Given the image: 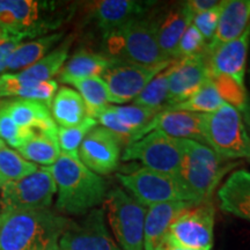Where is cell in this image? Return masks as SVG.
<instances>
[{
    "mask_svg": "<svg viewBox=\"0 0 250 250\" xmlns=\"http://www.w3.org/2000/svg\"><path fill=\"white\" fill-rule=\"evenodd\" d=\"M70 219L49 208L0 212V250H59Z\"/></svg>",
    "mask_w": 250,
    "mask_h": 250,
    "instance_id": "6da1fadb",
    "label": "cell"
},
{
    "mask_svg": "<svg viewBox=\"0 0 250 250\" xmlns=\"http://www.w3.org/2000/svg\"><path fill=\"white\" fill-rule=\"evenodd\" d=\"M49 168L57 187V211L83 215L104 202L108 195L107 182L89 170L78 155L62 152Z\"/></svg>",
    "mask_w": 250,
    "mask_h": 250,
    "instance_id": "7a4b0ae2",
    "label": "cell"
},
{
    "mask_svg": "<svg viewBox=\"0 0 250 250\" xmlns=\"http://www.w3.org/2000/svg\"><path fill=\"white\" fill-rule=\"evenodd\" d=\"M103 55L115 61L146 66L174 62L168 61L159 48L154 14L151 12L131 20L105 36L103 39Z\"/></svg>",
    "mask_w": 250,
    "mask_h": 250,
    "instance_id": "3957f363",
    "label": "cell"
},
{
    "mask_svg": "<svg viewBox=\"0 0 250 250\" xmlns=\"http://www.w3.org/2000/svg\"><path fill=\"white\" fill-rule=\"evenodd\" d=\"M235 164L218 155L205 144L183 139L180 179L197 203L211 201L214 190Z\"/></svg>",
    "mask_w": 250,
    "mask_h": 250,
    "instance_id": "277c9868",
    "label": "cell"
},
{
    "mask_svg": "<svg viewBox=\"0 0 250 250\" xmlns=\"http://www.w3.org/2000/svg\"><path fill=\"white\" fill-rule=\"evenodd\" d=\"M204 144L228 161L247 159L250 154V136L241 112L225 103L213 112L203 114Z\"/></svg>",
    "mask_w": 250,
    "mask_h": 250,
    "instance_id": "5b68a950",
    "label": "cell"
},
{
    "mask_svg": "<svg viewBox=\"0 0 250 250\" xmlns=\"http://www.w3.org/2000/svg\"><path fill=\"white\" fill-rule=\"evenodd\" d=\"M116 177L124 189H126L125 191L145 208L177 201L199 204L184 186L179 175L159 173L144 167L132 173H118Z\"/></svg>",
    "mask_w": 250,
    "mask_h": 250,
    "instance_id": "8992f818",
    "label": "cell"
},
{
    "mask_svg": "<svg viewBox=\"0 0 250 250\" xmlns=\"http://www.w3.org/2000/svg\"><path fill=\"white\" fill-rule=\"evenodd\" d=\"M103 210L122 250L144 249V225L146 208L122 188L108 191Z\"/></svg>",
    "mask_w": 250,
    "mask_h": 250,
    "instance_id": "52a82bcc",
    "label": "cell"
},
{
    "mask_svg": "<svg viewBox=\"0 0 250 250\" xmlns=\"http://www.w3.org/2000/svg\"><path fill=\"white\" fill-rule=\"evenodd\" d=\"M183 159V139L151 131L125 146L122 161H139L148 169L177 175Z\"/></svg>",
    "mask_w": 250,
    "mask_h": 250,
    "instance_id": "ba28073f",
    "label": "cell"
},
{
    "mask_svg": "<svg viewBox=\"0 0 250 250\" xmlns=\"http://www.w3.org/2000/svg\"><path fill=\"white\" fill-rule=\"evenodd\" d=\"M214 221L215 208L211 201L193 205L175 219L162 243L190 250H211Z\"/></svg>",
    "mask_w": 250,
    "mask_h": 250,
    "instance_id": "9c48e42d",
    "label": "cell"
},
{
    "mask_svg": "<svg viewBox=\"0 0 250 250\" xmlns=\"http://www.w3.org/2000/svg\"><path fill=\"white\" fill-rule=\"evenodd\" d=\"M57 187L49 167H41L35 173L1 187L0 212L49 208Z\"/></svg>",
    "mask_w": 250,
    "mask_h": 250,
    "instance_id": "30bf717a",
    "label": "cell"
},
{
    "mask_svg": "<svg viewBox=\"0 0 250 250\" xmlns=\"http://www.w3.org/2000/svg\"><path fill=\"white\" fill-rule=\"evenodd\" d=\"M171 62H165L146 66L111 59L107 70L101 76V79L107 85L111 103L123 104L133 101L149 81L169 66Z\"/></svg>",
    "mask_w": 250,
    "mask_h": 250,
    "instance_id": "8fae6325",
    "label": "cell"
},
{
    "mask_svg": "<svg viewBox=\"0 0 250 250\" xmlns=\"http://www.w3.org/2000/svg\"><path fill=\"white\" fill-rule=\"evenodd\" d=\"M59 250H122L105 225L103 208H93L81 221H70L59 240Z\"/></svg>",
    "mask_w": 250,
    "mask_h": 250,
    "instance_id": "7c38bea8",
    "label": "cell"
},
{
    "mask_svg": "<svg viewBox=\"0 0 250 250\" xmlns=\"http://www.w3.org/2000/svg\"><path fill=\"white\" fill-rule=\"evenodd\" d=\"M124 144L115 133L103 126H96L81 143L80 161L98 175H109L117 169L123 154Z\"/></svg>",
    "mask_w": 250,
    "mask_h": 250,
    "instance_id": "4fadbf2b",
    "label": "cell"
},
{
    "mask_svg": "<svg viewBox=\"0 0 250 250\" xmlns=\"http://www.w3.org/2000/svg\"><path fill=\"white\" fill-rule=\"evenodd\" d=\"M210 80L206 50L203 54L173 62L168 76V103L164 110L186 101Z\"/></svg>",
    "mask_w": 250,
    "mask_h": 250,
    "instance_id": "5bb4252c",
    "label": "cell"
},
{
    "mask_svg": "<svg viewBox=\"0 0 250 250\" xmlns=\"http://www.w3.org/2000/svg\"><path fill=\"white\" fill-rule=\"evenodd\" d=\"M250 46V26L241 36L217 45H208L206 59L211 78L229 77L245 85L247 57Z\"/></svg>",
    "mask_w": 250,
    "mask_h": 250,
    "instance_id": "9a60e30c",
    "label": "cell"
},
{
    "mask_svg": "<svg viewBox=\"0 0 250 250\" xmlns=\"http://www.w3.org/2000/svg\"><path fill=\"white\" fill-rule=\"evenodd\" d=\"M44 6L45 2L35 0H0V33L22 37L44 34Z\"/></svg>",
    "mask_w": 250,
    "mask_h": 250,
    "instance_id": "2e32d148",
    "label": "cell"
},
{
    "mask_svg": "<svg viewBox=\"0 0 250 250\" xmlns=\"http://www.w3.org/2000/svg\"><path fill=\"white\" fill-rule=\"evenodd\" d=\"M151 1L139 0H101L88 6V15L102 34L103 39L131 20L147 14Z\"/></svg>",
    "mask_w": 250,
    "mask_h": 250,
    "instance_id": "e0dca14e",
    "label": "cell"
},
{
    "mask_svg": "<svg viewBox=\"0 0 250 250\" xmlns=\"http://www.w3.org/2000/svg\"><path fill=\"white\" fill-rule=\"evenodd\" d=\"M192 19L193 13L188 1L175 4L166 12L154 14L156 42L168 61H176L180 40L192 23Z\"/></svg>",
    "mask_w": 250,
    "mask_h": 250,
    "instance_id": "ac0fdd59",
    "label": "cell"
},
{
    "mask_svg": "<svg viewBox=\"0 0 250 250\" xmlns=\"http://www.w3.org/2000/svg\"><path fill=\"white\" fill-rule=\"evenodd\" d=\"M202 126L203 114L165 110L155 115V117L144 131V136L155 130L176 139L195 140L204 144Z\"/></svg>",
    "mask_w": 250,
    "mask_h": 250,
    "instance_id": "d6986e66",
    "label": "cell"
},
{
    "mask_svg": "<svg viewBox=\"0 0 250 250\" xmlns=\"http://www.w3.org/2000/svg\"><path fill=\"white\" fill-rule=\"evenodd\" d=\"M193 205H196L195 203L177 201L149 206L146 210L144 225V249H158L175 219Z\"/></svg>",
    "mask_w": 250,
    "mask_h": 250,
    "instance_id": "ffe728a7",
    "label": "cell"
},
{
    "mask_svg": "<svg viewBox=\"0 0 250 250\" xmlns=\"http://www.w3.org/2000/svg\"><path fill=\"white\" fill-rule=\"evenodd\" d=\"M220 208L250 221V171L234 170L218 189Z\"/></svg>",
    "mask_w": 250,
    "mask_h": 250,
    "instance_id": "44dd1931",
    "label": "cell"
},
{
    "mask_svg": "<svg viewBox=\"0 0 250 250\" xmlns=\"http://www.w3.org/2000/svg\"><path fill=\"white\" fill-rule=\"evenodd\" d=\"M9 116L20 127L34 131L57 130L50 107L44 102L33 100L6 99L1 101Z\"/></svg>",
    "mask_w": 250,
    "mask_h": 250,
    "instance_id": "7402d4cb",
    "label": "cell"
},
{
    "mask_svg": "<svg viewBox=\"0 0 250 250\" xmlns=\"http://www.w3.org/2000/svg\"><path fill=\"white\" fill-rule=\"evenodd\" d=\"M250 26V0H225L221 2L217 31L208 45H217L242 35Z\"/></svg>",
    "mask_w": 250,
    "mask_h": 250,
    "instance_id": "603a6c76",
    "label": "cell"
},
{
    "mask_svg": "<svg viewBox=\"0 0 250 250\" xmlns=\"http://www.w3.org/2000/svg\"><path fill=\"white\" fill-rule=\"evenodd\" d=\"M57 90L58 83L55 80H21L15 74L9 73L0 76V98L33 100L44 102L50 107Z\"/></svg>",
    "mask_w": 250,
    "mask_h": 250,
    "instance_id": "cb8c5ba5",
    "label": "cell"
},
{
    "mask_svg": "<svg viewBox=\"0 0 250 250\" xmlns=\"http://www.w3.org/2000/svg\"><path fill=\"white\" fill-rule=\"evenodd\" d=\"M110 62L111 59L103 54H98L86 49L78 50L65 62L62 71L59 72L58 79L61 83H70L74 80L101 77Z\"/></svg>",
    "mask_w": 250,
    "mask_h": 250,
    "instance_id": "d4e9b609",
    "label": "cell"
},
{
    "mask_svg": "<svg viewBox=\"0 0 250 250\" xmlns=\"http://www.w3.org/2000/svg\"><path fill=\"white\" fill-rule=\"evenodd\" d=\"M50 111L59 127H71L80 124L87 117L86 104L77 90L61 87L52 99Z\"/></svg>",
    "mask_w": 250,
    "mask_h": 250,
    "instance_id": "484cf974",
    "label": "cell"
},
{
    "mask_svg": "<svg viewBox=\"0 0 250 250\" xmlns=\"http://www.w3.org/2000/svg\"><path fill=\"white\" fill-rule=\"evenodd\" d=\"M58 129L54 131H35L33 137L18 149V153L24 160L33 164L50 167L61 156L59 147Z\"/></svg>",
    "mask_w": 250,
    "mask_h": 250,
    "instance_id": "4316f807",
    "label": "cell"
},
{
    "mask_svg": "<svg viewBox=\"0 0 250 250\" xmlns=\"http://www.w3.org/2000/svg\"><path fill=\"white\" fill-rule=\"evenodd\" d=\"M74 36H68L59 44L57 48L50 51L42 59L36 62L31 66L23 71L14 73L19 79L28 81H49L58 76L62 66L67 61L68 52L73 43Z\"/></svg>",
    "mask_w": 250,
    "mask_h": 250,
    "instance_id": "83f0119b",
    "label": "cell"
},
{
    "mask_svg": "<svg viewBox=\"0 0 250 250\" xmlns=\"http://www.w3.org/2000/svg\"><path fill=\"white\" fill-rule=\"evenodd\" d=\"M64 37L62 33H52L29 42L19 44L7 59L6 70L23 71L48 55L54 46Z\"/></svg>",
    "mask_w": 250,
    "mask_h": 250,
    "instance_id": "f1b7e54d",
    "label": "cell"
},
{
    "mask_svg": "<svg viewBox=\"0 0 250 250\" xmlns=\"http://www.w3.org/2000/svg\"><path fill=\"white\" fill-rule=\"evenodd\" d=\"M68 85L76 87L78 93L83 98L86 104L87 116L94 118L99 111L109 105L110 95H109L107 85L101 77H92L86 79L71 81Z\"/></svg>",
    "mask_w": 250,
    "mask_h": 250,
    "instance_id": "f546056e",
    "label": "cell"
},
{
    "mask_svg": "<svg viewBox=\"0 0 250 250\" xmlns=\"http://www.w3.org/2000/svg\"><path fill=\"white\" fill-rule=\"evenodd\" d=\"M223 99L219 95L217 88L210 80L201 87L193 95L186 101L177 103L173 107L168 108V111H190L197 114H208L218 110L225 104ZM165 111V110H164Z\"/></svg>",
    "mask_w": 250,
    "mask_h": 250,
    "instance_id": "4dcf8cb0",
    "label": "cell"
},
{
    "mask_svg": "<svg viewBox=\"0 0 250 250\" xmlns=\"http://www.w3.org/2000/svg\"><path fill=\"white\" fill-rule=\"evenodd\" d=\"M171 65V64H170ZM169 65V66H170ZM169 66L158 73L146 85L138 96L133 100L132 104L160 112L168 103V76Z\"/></svg>",
    "mask_w": 250,
    "mask_h": 250,
    "instance_id": "1f68e13d",
    "label": "cell"
},
{
    "mask_svg": "<svg viewBox=\"0 0 250 250\" xmlns=\"http://www.w3.org/2000/svg\"><path fill=\"white\" fill-rule=\"evenodd\" d=\"M37 169V165L24 160L14 149L6 146L0 148V188L7 183L22 180Z\"/></svg>",
    "mask_w": 250,
    "mask_h": 250,
    "instance_id": "d6a6232c",
    "label": "cell"
},
{
    "mask_svg": "<svg viewBox=\"0 0 250 250\" xmlns=\"http://www.w3.org/2000/svg\"><path fill=\"white\" fill-rule=\"evenodd\" d=\"M110 109L116 115L118 121L127 129L132 130L137 134V140L144 136V131L148 126L158 111L146 109L138 105H112Z\"/></svg>",
    "mask_w": 250,
    "mask_h": 250,
    "instance_id": "836d02e7",
    "label": "cell"
},
{
    "mask_svg": "<svg viewBox=\"0 0 250 250\" xmlns=\"http://www.w3.org/2000/svg\"><path fill=\"white\" fill-rule=\"evenodd\" d=\"M98 126V121L87 116L85 120L76 126L71 127H58V143L62 153L71 155H78V151L81 143L86 138V136L94 127Z\"/></svg>",
    "mask_w": 250,
    "mask_h": 250,
    "instance_id": "e575fe53",
    "label": "cell"
},
{
    "mask_svg": "<svg viewBox=\"0 0 250 250\" xmlns=\"http://www.w3.org/2000/svg\"><path fill=\"white\" fill-rule=\"evenodd\" d=\"M215 88H217L220 98L224 100L227 104L232 105L241 112L243 107L246 105L248 100V93H247L245 85H241L232 78L218 76L211 78Z\"/></svg>",
    "mask_w": 250,
    "mask_h": 250,
    "instance_id": "d590c367",
    "label": "cell"
},
{
    "mask_svg": "<svg viewBox=\"0 0 250 250\" xmlns=\"http://www.w3.org/2000/svg\"><path fill=\"white\" fill-rule=\"evenodd\" d=\"M34 133V130L19 126L0 101V139L2 142L19 149L33 137Z\"/></svg>",
    "mask_w": 250,
    "mask_h": 250,
    "instance_id": "8d00e7d4",
    "label": "cell"
},
{
    "mask_svg": "<svg viewBox=\"0 0 250 250\" xmlns=\"http://www.w3.org/2000/svg\"><path fill=\"white\" fill-rule=\"evenodd\" d=\"M206 46H208V43L204 37L191 23L181 37L176 51V61L203 54L206 50Z\"/></svg>",
    "mask_w": 250,
    "mask_h": 250,
    "instance_id": "74e56055",
    "label": "cell"
},
{
    "mask_svg": "<svg viewBox=\"0 0 250 250\" xmlns=\"http://www.w3.org/2000/svg\"><path fill=\"white\" fill-rule=\"evenodd\" d=\"M221 2L218 7L210 9V11L208 12H204V13L193 15L192 24L199 30V33H201L202 36L204 37V40L206 41L208 44H210L212 42V40H213V37L215 35V31H217Z\"/></svg>",
    "mask_w": 250,
    "mask_h": 250,
    "instance_id": "f35d334b",
    "label": "cell"
},
{
    "mask_svg": "<svg viewBox=\"0 0 250 250\" xmlns=\"http://www.w3.org/2000/svg\"><path fill=\"white\" fill-rule=\"evenodd\" d=\"M188 2H189V6L191 8L193 15H196L218 7L221 1H218V0H191V1Z\"/></svg>",
    "mask_w": 250,
    "mask_h": 250,
    "instance_id": "ab89813d",
    "label": "cell"
},
{
    "mask_svg": "<svg viewBox=\"0 0 250 250\" xmlns=\"http://www.w3.org/2000/svg\"><path fill=\"white\" fill-rule=\"evenodd\" d=\"M241 116H242L243 123H245L247 127V131H249L250 132V95H248V100H247L246 105L241 110Z\"/></svg>",
    "mask_w": 250,
    "mask_h": 250,
    "instance_id": "60d3db41",
    "label": "cell"
},
{
    "mask_svg": "<svg viewBox=\"0 0 250 250\" xmlns=\"http://www.w3.org/2000/svg\"><path fill=\"white\" fill-rule=\"evenodd\" d=\"M156 250H190V249H184V248H179V247H173L169 245H166V243H161L160 246L158 247Z\"/></svg>",
    "mask_w": 250,
    "mask_h": 250,
    "instance_id": "b9f144b4",
    "label": "cell"
},
{
    "mask_svg": "<svg viewBox=\"0 0 250 250\" xmlns=\"http://www.w3.org/2000/svg\"><path fill=\"white\" fill-rule=\"evenodd\" d=\"M4 146H6V144H5L4 142H2L1 139H0V148H1V147H4Z\"/></svg>",
    "mask_w": 250,
    "mask_h": 250,
    "instance_id": "7bdbcfd3",
    "label": "cell"
},
{
    "mask_svg": "<svg viewBox=\"0 0 250 250\" xmlns=\"http://www.w3.org/2000/svg\"><path fill=\"white\" fill-rule=\"evenodd\" d=\"M247 160H248V161H250V154H249V156H248V158H247Z\"/></svg>",
    "mask_w": 250,
    "mask_h": 250,
    "instance_id": "ee69618b",
    "label": "cell"
},
{
    "mask_svg": "<svg viewBox=\"0 0 250 250\" xmlns=\"http://www.w3.org/2000/svg\"><path fill=\"white\" fill-rule=\"evenodd\" d=\"M249 80H250V66H249Z\"/></svg>",
    "mask_w": 250,
    "mask_h": 250,
    "instance_id": "f6af8a7d",
    "label": "cell"
}]
</instances>
